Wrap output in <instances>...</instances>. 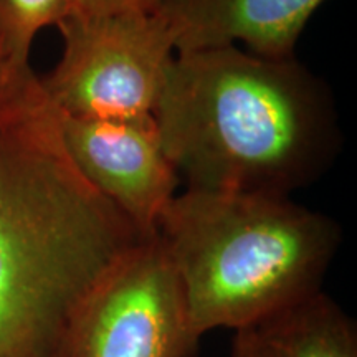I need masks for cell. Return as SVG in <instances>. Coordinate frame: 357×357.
<instances>
[{
	"label": "cell",
	"instance_id": "8992f818",
	"mask_svg": "<svg viewBox=\"0 0 357 357\" xmlns=\"http://www.w3.org/2000/svg\"><path fill=\"white\" fill-rule=\"evenodd\" d=\"M58 118L63 144L84 178L142 236L155 235L160 215L176 197L178 174L154 116L78 119L58 113Z\"/></svg>",
	"mask_w": 357,
	"mask_h": 357
},
{
	"label": "cell",
	"instance_id": "52a82bcc",
	"mask_svg": "<svg viewBox=\"0 0 357 357\" xmlns=\"http://www.w3.org/2000/svg\"><path fill=\"white\" fill-rule=\"evenodd\" d=\"M324 0H162L155 8L166 22L177 53L235 47L271 60L294 58V47Z\"/></svg>",
	"mask_w": 357,
	"mask_h": 357
},
{
	"label": "cell",
	"instance_id": "9c48e42d",
	"mask_svg": "<svg viewBox=\"0 0 357 357\" xmlns=\"http://www.w3.org/2000/svg\"><path fill=\"white\" fill-rule=\"evenodd\" d=\"M71 3L73 0H0V32L20 63L30 65L35 37L45 26L60 24Z\"/></svg>",
	"mask_w": 357,
	"mask_h": 357
},
{
	"label": "cell",
	"instance_id": "5b68a950",
	"mask_svg": "<svg viewBox=\"0 0 357 357\" xmlns=\"http://www.w3.org/2000/svg\"><path fill=\"white\" fill-rule=\"evenodd\" d=\"M181 283L158 235L142 238L88 298L66 357H192Z\"/></svg>",
	"mask_w": 357,
	"mask_h": 357
},
{
	"label": "cell",
	"instance_id": "3957f363",
	"mask_svg": "<svg viewBox=\"0 0 357 357\" xmlns=\"http://www.w3.org/2000/svg\"><path fill=\"white\" fill-rule=\"evenodd\" d=\"M155 235L197 341L218 328H253L323 289L342 238L334 218L287 195L192 187L169 202Z\"/></svg>",
	"mask_w": 357,
	"mask_h": 357
},
{
	"label": "cell",
	"instance_id": "6da1fadb",
	"mask_svg": "<svg viewBox=\"0 0 357 357\" xmlns=\"http://www.w3.org/2000/svg\"><path fill=\"white\" fill-rule=\"evenodd\" d=\"M139 231L84 178L37 75L0 108V357H66Z\"/></svg>",
	"mask_w": 357,
	"mask_h": 357
},
{
	"label": "cell",
	"instance_id": "7a4b0ae2",
	"mask_svg": "<svg viewBox=\"0 0 357 357\" xmlns=\"http://www.w3.org/2000/svg\"><path fill=\"white\" fill-rule=\"evenodd\" d=\"M154 119L192 189L289 197L333 166L342 142L323 79L294 58L236 47L177 53Z\"/></svg>",
	"mask_w": 357,
	"mask_h": 357
},
{
	"label": "cell",
	"instance_id": "7c38bea8",
	"mask_svg": "<svg viewBox=\"0 0 357 357\" xmlns=\"http://www.w3.org/2000/svg\"><path fill=\"white\" fill-rule=\"evenodd\" d=\"M230 357H270L252 328L235 331Z\"/></svg>",
	"mask_w": 357,
	"mask_h": 357
},
{
	"label": "cell",
	"instance_id": "277c9868",
	"mask_svg": "<svg viewBox=\"0 0 357 357\" xmlns=\"http://www.w3.org/2000/svg\"><path fill=\"white\" fill-rule=\"evenodd\" d=\"M56 26L63 53L40 84L58 113L78 119L154 116L176 52L159 13H70Z\"/></svg>",
	"mask_w": 357,
	"mask_h": 357
},
{
	"label": "cell",
	"instance_id": "30bf717a",
	"mask_svg": "<svg viewBox=\"0 0 357 357\" xmlns=\"http://www.w3.org/2000/svg\"><path fill=\"white\" fill-rule=\"evenodd\" d=\"M37 77L30 65H24L8 50L0 32V108L6 106L30 79Z\"/></svg>",
	"mask_w": 357,
	"mask_h": 357
},
{
	"label": "cell",
	"instance_id": "ba28073f",
	"mask_svg": "<svg viewBox=\"0 0 357 357\" xmlns=\"http://www.w3.org/2000/svg\"><path fill=\"white\" fill-rule=\"evenodd\" d=\"M270 357H357L356 321L324 289L253 326Z\"/></svg>",
	"mask_w": 357,
	"mask_h": 357
},
{
	"label": "cell",
	"instance_id": "8fae6325",
	"mask_svg": "<svg viewBox=\"0 0 357 357\" xmlns=\"http://www.w3.org/2000/svg\"><path fill=\"white\" fill-rule=\"evenodd\" d=\"M160 2L162 0H73L70 13L101 15L118 12H154Z\"/></svg>",
	"mask_w": 357,
	"mask_h": 357
}]
</instances>
